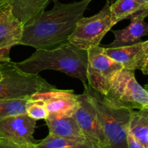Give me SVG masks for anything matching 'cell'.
I'll return each mask as SVG.
<instances>
[{"label":"cell","mask_w":148,"mask_h":148,"mask_svg":"<svg viewBox=\"0 0 148 148\" xmlns=\"http://www.w3.org/2000/svg\"><path fill=\"white\" fill-rule=\"evenodd\" d=\"M23 72L38 75L43 70H56L87 82L88 51L65 43L53 49H36L25 60L14 62Z\"/></svg>","instance_id":"2"},{"label":"cell","mask_w":148,"mask_h":148,"mask_svg":"<svg viewBox=\"0 0 148 148\" xmlns=\"http://www.w3.org/2000/svg\"><path fill=\"white\" fill-rule=\"evenodd\" d=\"M30 97L39 99L45 104L49 114L72 116L78 104L77 95L73 90H59L33 94Z\"/></svg>","instance_id":"12"},{"label":"cell","mask_w":148,"mask_h":148,"mask_svg":"<svg viewBox=\"0 0 148 148\" xmlns=\"http://www.w3.org/2000/svg\"><path fill=\"white\" fill-rule=\"evenodd\" d=\"M87 51V81L92 88L104 95L111 81L123 66L106 54L103 46H95Z\"/></svg>","instance_id":"7"},{"label":"cell","mask_w":148,"mask_h":148,"mask_svg":"<svg viewBox=\"0 0 148 148\" xmlns=\"http://www.w3.org/2000/svg\"><path fill=\"white\" fill-rule=\"evenodd\" d=\"M36 121L26 114L10 116L0 119V139L17 144L34 143Z\"/></svg>","instance_id":"9"},{"label":"cell","mask_w":148,"mask_h":148,"mask_svg":"<svg viewBox=\"0 0 148 148\" xmlns=\"http://www.w3.org/2000/svg\"><path fill=\"white\" fill-rule=\"evenodd\" d=\"M1 78H2V74H1V71H0V80L1 79Z\"/></svg>","instance_id":"26"},{"label":"cell","mask_w":148,"mask_h":148,"mask_svg":"<svg viewBox=\"0 0 148 148\" xmlns=\"http://www.w3.org/2000/svg\"><path fill=\"white\" fill-rule=\"evenodd\" d=\"M45 121L49 134L51 135L73 140L85 139L79 125L72 116L49 114Z\"/></svg>","instance_id":"14"},{"label":"cell","mask_w":148,"mask_h":148,"mask_svg":"<svg viewBox=\"0 0 148 148\" xmlns=\"http://www.w3.org/2000/svg\"><path fill=\"white\" fill-rule=\"evenodd\" d=\"M127 145L129 148H145L129 132L127 133Z\"/></svg>","instance_id":"22"},{"label":"cell","mask_w":148,"mask_h":148,"mask_svg":"<svg viewBox=\"0 0 148 148\" xmlns=\"http://www.w3.org/2000/svg\"><path fill=\"white\" fill-rule=\"evenodd\" d=\"M25 114L29 117L36 120H46L49 116L45 104L39 99L29 97L26 103Z\"/></svg>","instance_id":"20"},{"label":"cell","mask_w":148,"mask_h":148,"mask_svg":"<svg viewBox=\"0 0 148 148\" xmlns=\"http://www.w3.org/2000/svg\"><path fill=\"white\" fill-rule=\"evenodd\" d=\"M53 1L51 10L41 12L24 25L20 45L36 49H53L67 43L92 0L71 3Z\"/></svg>","instance_id":"1"},{"label":"cell","mask_w":148,"mask_h":148,"mask_svg":"<svg viewBox=\"0 0 148 148\" xmlns=\"http://www.w3.org/2000/svg\"><path fill=\"white\" fill-rule=\"evenodd\" d=\"M36 148H93L92 145L85 139H66L49 135L39 143H36Z\"/></svg>","instance_id":"18"},{"label":"cell","mask_w":148,"mask_h":148,"mask_svg":"<svg viewBox=\"0 0 148 148\" xmlns=\"http://www.w3.org/2000/svg\"><path fill=\"white\" fill-rule=\"evenodd\" d=\"M110 10L117 23L131 19L143 12H148V4L140 0H116L110 4Z\"/></svg>","instance_id":"15"},{"label":"cell","mask_w":148,"mask_h":148,"mask_svg":"<svg viewBox=\"0 0 148 148\" xmlns=\"http://www.w3.org/2000/svg\"><path fill=\"white\" fill-rule=\"evenodd\" d=\"M148 12H143L132 17L131 23L121 30H113L115 39L110 44L105 45L103 48H118L131 46L143 41L142 38L147 36L148 25L145 22Z\"/></svg>","instance_id":"13"},{"label":"cell","mask_w":148,"mask_h":148,"mask_svg":"<svg viewBox=\"0 0 148 148\" xmlns=\"http://www.w3.org/2000/svg\"><path fill=\"white\" fill-rule=\"evenodd\" d=\"M0 100L27 98L36 93L56 89L39 75L25 73L11 62L0 64Z\"/></svg>","instance_id":"4"},{"label":"cell","mask_w":148,"mask_h":148,"mask_svg":"<svg viewBox=\"0 0 148 148\" xmlns=\"http://www.w3.org/2000/svg\"><path fill=\"white\" fill-rule=\"evenodd\" d=\"M83 85L84 92L95 108L103 132L105 144L103 148H129L127 133L132 110L114 106L89 84L86 82Z\"/></svg>","instance_id":"3"},{"label":"cell","mask_w":148,"mask_h":148,"mask_svg":"<svg viewBox=\"0 0 148 148\" xmlns=\"http://www.w3.org/2000/svg\"><path fill=\"white\" fill-rule=\"evenodd\" d=\"M142 2L145 3V4H148V0H140Z\"/></svg>","instance_id":"25"},{"label":"cell","mask_w":148,"mask_h":148,"mask_svg":"<svg viewBox=\"0 0 148 148\" xmlns=\"http://www.w3.org/2000/svg\"><path fill=\"white\" fill-rule=\"evenodd\" d=\"M134 70L122 69L111 81L104 95L117 108L132 110L148 108V92L136 79Z\"/></svg>","instance_id":"5"},{"label":"cell","mask_w":148,"mask_h":148,"mask_svg":"<svg viewBox=\"0 0 148 148\" xmlns=\"http://www.w3.org/2000/svg\"><path fill=\"white\" fill-rule=\"evenodd\" d=\"M23 26L12 12L11 7L0 12V64L11 62L10 50L20 45Z\"/></svg>","instance_id":"11"},{"label":"cell","mask_w":148,"mask_h":148,"mask_svg":"<svg viewBox=\"0 0 148 148\" xmlns=\"http://www.w3.org/2000/svg\"><path fill=\"white\" fill-rule=\"evenodd\" d=\"M29 97L0 100V119L10 116L25 114L26 103Z\"/></svg>","instance_id":"19"},{"label":"cell","mask_w":148,"mask_h":148,"mask_svg":"<svg viewBox=\"0 0 148 148\" xmlns=\"http://www.w3.org/2000/svg\"><path fill=\"white\" fill-rule=\"evenodd\" d=\"M112 1H113V0H107V1H108V2L110 4H111V3H112Z\"/></svg>","instance_id":"27"},{"label":"cell","mask_w":148,"mask_h":148,"mask_svg":"<svg viewBox=\"0 0 148 148\" xmlns=\"http://www.w3.org/2000/svg\"><path fill=\"white\" fill-rule=\"evenodd\" d=\"M0 148H36V144L34 143L17 144L8 140L0 139Z\"/></svg>","instance_id":"21"},{"label":"cell","mask_w":148,"mask_h":148,"mask_svg":"<svg viewBox=\"0 0 148 148\" xmlns=\"http://www.w3.org/2000/svg\"><path fill=\"white\" fill-rule=\"evenodd\" d=\"M4 0H0V12L4 10Z\"/></svg>","instance_id":"24"},{"label":"cell","mask_w":148,"mask_h":148,"mask_svg":"<svg viewBox=\"0 0 148 148\" xmlns=\"http://www.w3.org/2000/svg\"><path fill=\"white\" fill-rule=\"evenodd\" d=\"M78 104L72 114L85 138L93 148H103L105 137L95 108L86 94L77 95Z\"/></svg>","instance_id":"8"},{"label":"cell","mask_w":148,"mask_h":148,"mask_svg":"<svg viewBox=\"0 0 148 148\" xmlns=\"http://www.w3.org/2000/svg\"><path fill=\"white\" fill-rule=\"evenodd\" d=\"M23 0H4V10L8 7H11L12 8L17 6V4H20Z\"/></svg>","instance_id":"23"},{"label":"cell","mask_w":148,"mask_h":148,"mask_svg":"<svg viewBox=\"0 0 148 148\" xmlns=\"http://www.w3.org/2000/svg\"><path fill=\"white\" fill-rule=\"evenodd\" d=\"M104 52L121 64L123 69H139L144 75L148 74V40L122 47L104 48Z\"/></svg>","instance_id":"10"},{"label":"cell","mask_w":148,"mask_h":148,"mask_svg":"<svg viewBox=\"0 0 148 148\" xmlns=\"http://www.w3.org/2000/svg\"><path fill=\"white\" fill-rule=\"evenodd\" d=\"M117 23L106 1L97 14L88 17H82L77 23L76 27L68 39V42L78 49L88 51L100 46L105 35Z\"/></svg>","instance_id":"6"},{"label":"cell","mask_w":148,"mask_h":148,"mask_svg":"<svg viewBox=\"0 0 148 148\" xmlns=\"http://www.w3.org/2000/svg\"><path fill=\"white\" fill-rule=\"evenodd\" d=\"M128 132L145 148H148V108L132 111Z\"/></svg>","instance_id":"16"},{"label":"cell","mask_w":148,"mask_h":148,"mask_svg":"<svg viewBox=\"0 0 148 148\" xmlns=\"http://www.w3.org/2000/svg\"><path fill=\"white\" fill-rule=\"evenodd\" d=\"M50 1L51 0H23L12 10L14 15L25 25L44 11Z\"/></svg>","instance_id":"17"}]
</instances>
